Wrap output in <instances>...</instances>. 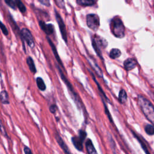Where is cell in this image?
<instances>
[{"label":"cell","mask_w":154,"mask_h":154,"mask_svg":"<svg viewBox=\"0 0 154 154\" xmlns=\"http://www.w3.org/2000/svg\"><path fill=\"white\" fill-rule=\"evenodd\" d=\"M7 5H8L10 8H11L13 10L16 9V3L13 0H4Z\"/></svg>","instance_id":"cell-22"},{"label":"cell","mask_w":154,"mask_h":154,"mask_svg":"<svg viewBox=\"0 0 154 154\" xmlns=\"http://www.w3.org/2000/svg\"><path fill=\"white\" fill-rule=\"evenodd\" d=\"M111 26L112 33L115 37L117 38H123L125 36V26L119 18L112 19Z\"/></svg>","instance_id":"cell-2"},{"label":"cell","mask_w":154,"mask_h":154,"mask_svg":"<svg viewBox=\"0 0 154 154\" xmlns=\"http://www.w3.org/2000/svg\"><path fill=\"white\" fill-rule=\"evenodd\" d=\"M42 4H43L46 6H49V0H38Z\"/></svg>","instance_id":"cell-29"},{"label":"cell","mask_w":154,"mask_h":154,"mask_svg":"<svg viewBox=\"0 0 154 154\" xmlns=\"http://www.w3.org/2000/svg\"><path fill=\"white\" fill-rule=\"evenodd\" d=\"M145 132L150 135H154V126L152 125H146L144 127Z\"/></svg>","instance_id":"cell-21"},{"label":"cell","mask_w":154,"mask_h":154,"mask_svg":"<svg viewBox=\"0 0 154 154\" xmlns=\"http://www.w3.org/2000/svg\"><path fill=\"white\" fill-rule=\"evenodd\" d=\"M78 4L82 6H88L93 5L96 0H76Z\"/></svg>","instance_id":"cell-19"},{"label":"cell","mask_w":154,"mask_h":154,"mask_svg":"<svg viewBox=\"0 0 154 154\" xmlns=\"http://www.w3.org/2000/svg\"><path fill=\"white\" fill-rule=\"evenodd\" d=\"M86 135H87V134L85 131H82V130H80L79 131V137L83 140H84V139L86 137Z\"/></svg>","instance_id":"cell-27"},{"label":"cell","mask_w":154,"mask_h":154,"mask_svg":"<svg viewBox=\"0 0 154 154\" xmlns=\"http://www.w3.org/2000/svg\"><path fill=\"white\" fill-rule=\"evenodd\" d=\"M20 37L24 40L27 43V45L31 48H33L35 46L34 37L31 32V31L27 28H22L20 33Z\"/></svg>","instance_id":"cell-3"},{"label":"cell","mask_w":154,"mask_h":154,"mask_svg":"<svg viewBox=\"0 0 154 154\" xmlns=\"http://www.w3.org/2000/svg\"><path fill=\"white\" fill-rule=\"evenodd\" d=\"M46 38H47L48 42V43H49V45H50V46H51V49H52V52H53V53H54V56H55V57L57 61H58V63L60 65H61V66H63V64H62L61 61V60H60V57H59V55H58V52H57L56 47L55 46L54 44L52 43V42L51 41V40L48 37H47Z\"/></svg>","instance_id":"cell-12"},{"label":"cell","mask_w":154,"mask_h":154,"mask_svg":"<svg viewBox=\"0 0 154 154\" xmlns=\"http://www.w3.org/2000/svg\"><path fill=\"white\" fill-rule=\"evenodd\" d=\"M57 109V107L55 105H51L49 107V111L52 114H54L56 112Z\"/></svg>","instance_id":"cell-28"},{"label":"cell","mask_w":154,"mask_h":154,"mask_svg":"<svg viewBox=\"0 0 154 154\" xmlns=\"http://www.w3.org/2000/svg\"><path fill=\"white\" fill-rule=\"evenodd\" d=\"M0 29H1L2 32H3V34L5 35H7L8 34V29H7L6 26H5V25L3 24V23L0 21Z\"/></svg>","instance_id":"cell-23"},{"label":"cell","mask_w":154,"mask_h":154,"mask_svg":"<svg viewBox=\"0 0 154 154\" xmlns=\"http://www.w3.org/2000/svg\"><path fill=\"white\" fill-rule=\"evenodd\" d=\"M99 18L95 14H90L87 16V26L93 31H97L99 26Z\"/></svg>","instance_id":"cell-4"},{"label":"cell","mask_w":154,"mask_h":154,"mask_svg":"<svg viewBox=\"0 0 154 154\" xmlns=\"http://www.w3.org/2000/svg\"><path fill=\"white\" fill-rule=\"evenodd\" d=\"M1 79V70H0V81Z\"/></svg>","instance_id":"cell-31"},{"label":"cell","mask_w":154,"mask_h":154,"mask_svg":"<svg viewBox=\"0 0 154 154\" xmlns=\"http://www.w3.org/2000/svg\"><path fill=\"white\" fill-rule=\"evenodd\" d=\"M133 133H134V136L136 137V138H137V139L138 140V141H139V142H140V143L141 144V147H143V150L145 151V152H146V153H149V152H148V150H147V149L146 147L145 146L144 144V143H143V142L141 141V140H140V138H139V137H138V136H137V135H136V134H135L134 132H133Z\"/></svg>","instance_id":"cell-24"},{"label":"cell","mask_w":154,"mask_h":154,"mask_svg":"<svg viewBox=\"0 0 154 154\" xmlns=\"http://www.w3.org/2000/svg\"><path fill=\"white\" fill-rule=\"evenodd\" d=\"M57 6H58L60 8H64V0H54Z\"/></svg>","instance_id":"cell-26"},{"label":"cell","mask_w":154,"mask_h":154,"mask_svg":"<svg viewBox=\"0 0 154 154\" xmlns=\"http://www.w3.org/2000/svg\"><path fill=\"white\" fill-rule=\"evenodd\" d=\"M85 147L87 149V151L90 154H94L97 153V152L93 144L92 141L90 139H88L85 142Z\"/></svg>","instance_id":"cell-13"},{"label":"cell","mask_w":154,"mask_h":154,"mask_svg":"<svg viewBox=\"0 0 154 154\" xmlns=\"http://www.w3.org/2000/svg\"><path fill=\"white\" fill-rule=\"evenodd\" d=\"M127 94L125 90L122 89L119 94V100L121 103H124L127 100Z\"/></svg>","instance_id":"cell-18"},{"label":"cell","mask_w":154,"mask_h":154,"mask_svg":"<svg viewBox=\"0 0 154 154\" xmlns=\"http://www.w3.org/2000/svg\"><path fill=\"white\" fill-rule=\"evenodd\" d=\"M26 64H27L30 71L33 73H35L37 72V70L35 68V66L34 60H32V58L31 57H28L26 58Z\"/></svg>","instance_id":"cell-14"},{"label":"cell","mask_w":154,"mask_h":154,"mask_svg":"<svg viewBox=\"0 0 154 154\" xmlns=\"http://www.w3.org/2000/svg\"><path fill=\"white\" fill-rule=\"evenodd\" d=\"M23 151H24V153L25 154H29V153H32V152L31 150H30V149L27 147V146H24V148H23Z\"/></svg>","instance_id":"cell-30"},{"label":"cell","mask_w":154,"mask_h":154,"mask_svg":"<svg viewBox=\"0 0 154 154\" xmlns=\"http://www.w3.org/2000/svg\"><path fill=\"white\" fill-rule=\"evenodd\" d=\"M0 100L3 104H8L10 103L8 94L5 90H2V91H1Z\"/></svg>","instance_id":"cell-15"},{"label":"cell","mask_w":154,"mask_h":154,"mask_svg":"<svg viewBox=\"0 0 154 154\" xmlns=\"http://www.w3.org/2000/svg\"><path fill=\"white\" fill-rule=\"evenodd\" d=\"M14 2L16 3V5L17 6V7H18L19 10L20 11L21 13H23L26 12V7L23 2L21 1V0H14Z\"/></svg>","instance_id":"cell-20"},{"label":"cell","mask_w":154,"mask_h":154,"mask_svg":"<svg viewBox=\"0 0 154 154\" xmlns=\"http://www.w3.org/2000/svg\"><path fill=\"white\" fill-rule=\"evenodd\" d=\"M123 65H124L125 69L126 70L129 71V70H132L133 69H134L136 67L137 62H136V61L134 59L129 58L126 59L124 61Z\"/></svg>","instance_id":"cell-9"},{"label":"cell","mask_w":154,"mask_h":154,"mask_svg":"<svg viewBox=\"0 0 154 154\" xmlns=\"http://www.w3.org/2000/svg\"><path fill=\"white\" fill-rule=\"evenodd\" d=\"M0 131L2 133V134L4 135V136H5V137H7V134L6 132V131L2 123V122H1L0 120Z\"/></svg>","instance_id":"cell-25"},{"label":"cell","mask_w":154,"mask_h":154,"mask_svg":"<svg viewBox=\"0 0 154 154\" xmlns=\"http://www.w3.org/2000/svg\"><path fill=\"white\" fill-rule=\"evenodd\" d=\"M55 17L59 26V28L61 34L62 38L64 40V42L67 43V32L66 29V26L62 18L61 17L60 15L58 14V13L57 11H55Z\"/></svg>","instance_id":"cell-6"},{"label":"cell","mask_w":154,"mask_h":154,"mask_svg":"<svg viewBox=\"0 0 154 154\" xmlns=\"http://www.w3.org/2000/svg\"><path fill=\"white\" fill-rule=\"evenodd\" d=\"M55 139H56L58 144H59L60 147L63 150L64 152L66 153H70V151L69 150L67 146H66V144H65V143L64 142V141L63 140V139L61 138V137L60 136V135L58 133L55 134Z\"/></svg>","instance_id":"cell-11"},{"label":"cell","mask_w":154,"mask_h":154,"mask_svg":"<svg viewBox=\"0 0 154 154\" xmlns=\"http://www.w3.org/2000/svg\"><path fill=\"white\" fill-rule=\"evenodd\" d=\"M138 104L147 119L154 125V106L143 96H138Z\"/></svg>","instance_id":"cell-1"},{"label":"cell","mask_w":154,"mask_h":154,"mask_svg":"<svg viewBox=\"0 0 154 154\" xmlns=\"http://www.w3.org/2000/svg\"><path fill=\"white\" fill-rule=\"evenodd\" d=\"M92 45L93 46V48H94V51H96V54H97V55L102 57L100 48V47L105 48V47L106 46L107 43L105 41V40H104L102 38H100V37L93 38V40H92Z\"/></svg>","instance_id":"cell-5"},{"label":"cell","mask_w":154,"mask_h":154,"mask_svg":"<svg viewBox=\"0 0 154 154\" xmlns=\"http://www.w3.org/2000/svg\"><path fill=\"white\" fill-rule=\"evenodd\" d=\"M36 84H37V86L38 88L40 90L43 91L46 90V84L42 78L37 77L36 78Z\"/></svg>","instance_id":"cell-16"},{"label":"cell","mask_w":154,"mask_h":154,"mask_svg":"<svg viewBox=\"0 0 154 154\" xmlns=\"http://www.w3.org/2000/svg\"><path fill=\"white\" fill-rule=\"evenodd\" d=\"M121 51L117 48L112 49L109 52V57L112 59H116L121 55Z\"/></svg>","instance_id":"cell-17"},{"label":"cell","mask_w":154,"mask_h":154,"mask_svg":"<svg viewBox=\"0 0 154 154\" xmlns=\"http://www.w3.org/2000/svg\"><path fill=\"white\" fill-rule=\"evenodd\" d=\"M57 69H58V71H59V73H60V76H61V78L62 80H63V81H64V82L66 84V85L67 86V87L69 88V89L70 90V91L72 93V94H73V96H74V97H75V100H76V101L78 100V96H77L76 94V93L74 91V90H73V87H72L71 84H70V83L69 82V81L67 79V78H66V76H64V75L63 73L62 72L61 70L60 69V67H59L58 66H57Z\"/></svg>","instance_id":"cell-7"},{"label":"cell","mask_w":154,"mask_h":154,"mask_svg":"<svg viewBox=\"0 0 154 154\" xmlns=\"http://www.w3.org/2000/svg\"><path fill=\"white\" fill-rule=\"evenodd\" d=\"M39 25L41 29L47 34L51 35L54 32V26L51 23H46L44 21L40 20L39 21Z\"/></svg>","instance_id":"cell-8"},{"label":"cell","mask_w":154,"mask_h":154,"mask_svg":"<svg viewBox=\"0 0 154 154\" xmlns=\"http://www.w3.org/2000/svg\"><path fill=\"white\" fill-rule=\"evenodd\" d=\"M72 141L74 145V146L75 147V148L79 150V151H82L83 149V141L84 140H82L79 137H76L75 136L73 137L72 138Z\"/></svg>","instance_id":"cell-10"}]
</instances>
